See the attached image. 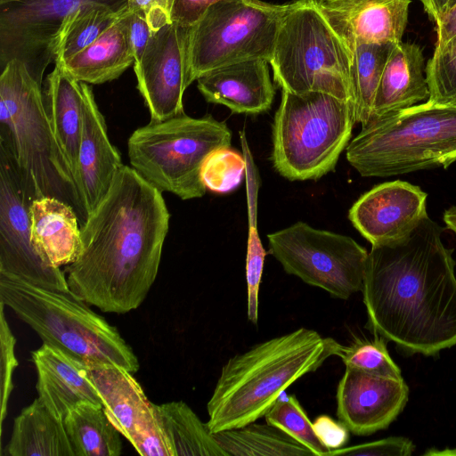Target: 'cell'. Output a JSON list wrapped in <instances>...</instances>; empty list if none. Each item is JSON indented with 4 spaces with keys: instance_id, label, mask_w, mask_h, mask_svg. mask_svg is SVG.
I'll return each mask as SVG.
<instances>
[{
    "instance_id": "cell-1",
    "label": "cell",
    "mask_w": 456,
    "mask_h": 456,
    "mask_svg": "<svg viewBox=\"0 0 456 456\" xmlns=\"http://www.w3.org/2000/svg\"><path fill=\"white\" fill-rule=\"evenodd\" d=\"M169 218L162 191L123 165L80 226V254L64 269L70 291L105 313L136 309L157 277Z\"/></svg>"
},
{
    "instance_id": "cell-2",
    "label": "cell",
    "mask_w": 456,
    "mask_h": 456,
    "mask_svg": "<svg viewBox=\"0 0 456 456\" xmlns=\"http://www.w3.org/2000/svg\"><path fill=\"white\" fill-rule=\"evenodd\" d=\"M442 232L428 215L410 235L368 255V327L407 355L435 356L456 345L455 261Z\"/></svg>"
},
{
    "instance_id": "cell-3",
    "label": "cell",
    "mask_w": 456,
    "mask_h": 456,
    "mask_svg": "<svg viewBox=\"0 0 456 456\" xmlns=\"http://www.w3.org/2000/svg\"><path fill=\"white\" fill-rule=\"evenodd\" d=\"M336 343L299 328L229 358L207 403L209 431L240 428L265 417L283 391L334 355Z\"/></svg>"
},
{
    "instance_id": "cell-4",
    "label": "cell",
    "mask_w": 456,
    "mask_h": 456,
    "mask_svg": "<svg viewBox=\"0 0 456 456\" xmlns=\"http://www.w3.org/2000/svg\"><path fill=\"white\" fill-rule=\"evenodd\" d=\"M0 147L12 158L34 199L53 197L69 204L80 226L88 217L70 165L52 129L41 74L19 59L0 76Z\"/></svg>"
},
{
    "instance_id": "cell-5",
    "label": "cell",
    "mask_w": 456,
    "mask_h": 456,
    "mask_svg": "<svg viewBox=\"0 0 456 456\" xmlns=\"http://www.w3.org/2000/svg\"><path fill=\"white\" fill-rule=\"evenodd\" d=\"M363 177H388L456 162V105L426 101L371 118L348 143Z\"/></svg>"
},
{
    "instance_id": "cell-6",
    "label": "cell",
    "mask_w": 456,
    "mask_h": 456,
    "mask_svg": "<svg viewBox=\"0 0 456 456\" xmlns=\"http://www.w3.org/2000/svg\"><path fill=\"white\" fill-rule=\"evenodd\" d=\"M0 301L49 345L86 364L119 365L132 373L139 362L118 330L72 293L0 273Z\"/></svg>"
},
{
    "instance_id": "cell-7",
    "label": "cell",
    "mask_w": 456,
    "mask_h": 456,
    "mask_svg": "<svg viewBox=\"0 0 456 456\" xmlns=\"http://www.w3.org/2000/svg\"><path fill=\"white\" fill-rule=\"evenodd\" d=\"M354 123L350 101L322 92L282 90L273 125L274 168L290 181L321 178L335 168Z\"/></svg>"
},
{
    "instance_id": "cell-8",
    "label": "cell",
    "mask_w": 456,
    "mask_h": 456,
    "mask_svg": "<svg viewBox=\"0 0 456 456\" xmlns=\"http://www.w3.org/2000/svg\"><path fill=\"white\" fill-rule=\"evenodd\" d=\"M231 142L232 132L225 122L210 114L192 118L183 113L134 130L127 151L131 167L151 184L191 200L206 192L201 168L207 157Z\"/></svg>"
},
{
    "instance_id": "cell-9",
    "label": "cell",
    "mask_w": 456,
    "mask_h": 456,
    "mask_svg": "<svg viewBox=\"0 0 456 456\" xmlns=\"http://www.w3.org/2000/svg\"><path fill=\"white\" fill-rule=\"evenodd\" d=\"M269 64L282 90L322 92L352 102L351 54L315 0L288 3Z\"/></svg>"
},
{
    "instance_id": "cell-10",
    "label": "cell",
    "mask_w": 456,
    "mask_h": 456,
    "mask_svg": "<svg viewBox=\"0 0 456 456\" xmlns=\"http://www.w3.org/2000/svg\"><path fill=\"white\" fill-rule=\"evenodd\" d=\"M287 7L262 0H224L209 7L189 30V85L224 65L257 58L269 62Z\"/></svg>"
},
{
    "instance_id": "cell-11",
    "label": "cell",
    "mask_w": 456,
    "mask_h": 456,
    "mask_svg": "<svg viewBox=\"0 0 456 456\" xmlns=\"http://www.w3.org/2000/svg\"><path fill=\"white\" fill-rule=\"evenodd\" d=\"M267 239L287 273L343 300L362 291L369 252L351 237L297 222Z\"/></svg>"
},
{
    "instance_id": "cell-12",
    "label": "cell",
    "mask_w": 456,
    "mask_h": 456,
    "mask_svg": "<svg viewBox=\"0 0 456 456\" xmlns=\"http://www.w3.org/2000/svg\"><path fill=\"white\" fill-rule=\"evenodd\" d=\"M34 200L12 158L0 147V273L72 293L64 271L45 263L31 241L29 211Z\"/></svg>"
},
{
    "instance_id": "cell-13",
    "label": "cell",
    "mask_w": 456,
    "mask_h": 456,
    "mask_svg": "<svg viewBox=\"0 0 456 456\" xmlns=\"http://www.w3.org/2000/svg\"><path fill=\"white\" fill-rule=\"evenodd\" d=\"M190 28L175 22L153 33L139 62L134 64L137 88L151 121L184 113L183 96L188 82L187 48Z\"/></svg>"
},
{
    "instance_id": "cell-14",
    "label": "cell",
    "mask_w": 456,
    "mask_h": 456,
    "mask_svg": "<svg viewBox=\"0 0 456 456\" xmlns=\"http://www.w3.org/2000/svg\"><path fill=\"white\" fill-rule=\"evenodd\" d=\"M427 198L408 182L383 183L354 203L348 218L371 247L388 245L410 235L428 216Z\"/></svg>"
},
{
    "instance_id": "cell-15",
    "label": "cell",
    "mask_w": 456,
    "mask_h": 456,
    "mask_svg": "<svg viewBox=\"0 0 456 456\" xmlns=\"http://www.w3.org/2000/svg\"><path fill=\"white\" fill-rule=\"evenodd\" d=\"M409 397L403 379H392L346 367L337 388V416L356 436L386 429Z\"/></svg>"
},
{
    "instance_id": "cell-16",
    "label": "cell",
    "mask_w": 456,
    "mask_h": 456,
    "mask_svg": "<svg viewBox=\"0 0 456 456\" xmlns=\"http://www.w3.org/2000/svg\"><path fill=\"white\" fill-rule=\"evenodd\" d=\"M411 0H323L317 6L349 51L362 44L402 42Z\"/></svg>"
},
{
    "instance_id": "cell-17",
    "label": "cell",
    "mask_w": 456,
    "mask_h": 456,
    "mask_svg": "<svg viewBox=\"0 0 456 456\" xmlns=\"http://www.w3.org/2000/svg\"><path fill=\"white\" fill-rule=\"evenodd\" d=\"M83 126L75 180L89 216L109 191L123 163L110 141L91 87L83 82Z\"/></svg>"
},
{
    "instance_id": "cell-18",
    "label": "cell",
    "mask_w": 456,
    "mask_h": 456,
    "mask_svg": "<svg viewBox=\"0 0 456 456\" xmlns=\"http://www.w3.org/2000/svg\"><path fill=\"white\" fill-rule=\"evenodd\" d=\"M268 65L260 58L224 65L201 75L197 87L207 102L233 113H262L271 108L275 95Z\"/></svg>"
},
{
    "instance_id": "cell-19",
    "label": "cell",
    "mask_w": 456,
    "mask_h": 456,
    "mask_svg": "<svg viewBox=\"0 0 456 456\" xmlns=\"http://www.w3.org/2000/svg\"><path fill=\"white\" fill-rule=\"evenodd\" d=\"M37 374L38 398L57 417L81 403L102 406V401L89 379L88 364L44 344L31 353Z\"/></svg>"
},
{
    "instance_id": "cell-20",
    "label": "cell",
    "mask_w": 456,
    "mask_h": 456,
    "mask_svg": "<svg viewBox=\"0 0 456 456\" xmlns=\"http://www.w3.org/2000/svg\"><path fill=\"white\" fill-rule=\"evenodd\" d=\"M88 374L107 417L131 442L155 417L154 403L147 399L133 373L119 365L88 364Z\"/></svg>"
},
{
    "instance_id": "cell-21",
    "label": "cell",
    "mask_w": 456,
    "mask_h": 456,
    "mask_svg": "<svg viewBox=\"0 0 456 456\" xmlns=\"http://www.w3.org/2000/svg\"><path fill=\"white\" fill-rule=\"evenodd\" d=\"M425 68L424 55L419 45L403 42L395 45L375 94L371 118L428 101L429 91Z\"/></svg>"
},
{
    "instance_id": "cell-22",
    "label": "cell",
    "mask_w": 456,
    "mask_h": 456,
    "mask_svg": "<svg viewBox=\"0 0 456 456\" xmlns=\"http://www.w3.org/2000/svg\"><path fill=\"white\" fill-rule=\"evenodd\" d=\"M29 214L31 241L45 263L61 267L77 259L81 251L80 224L69 204L43 197L32 202Z\"/></svg>"
},
{
    "instance_id": "cell-23",
    "label": "cell",
    "mask_w": 456,
    "mask_h": 456,
    "mask_svg": "<svg viewBox=\"0 0 456 456\" xmlns=\"http://www.w3.org/2000/svg\"><path fill=\"white\" fill-rule=\"evenodd\" d=\"M43 89L44 102L55 138L75 178L83 126V82L76 80L60 61H54Z\"/></svg>"
},
{
    "instance_id": "cell-24",
    "label": "cell",
    "mask_w": 456,
    "mask_h": 456,
    "mask_svg": "<svg viewBox=\"0 0 456 456\" xmlns=\"http://www.w3.org/2000/svg\"><path fill=\"white\" fill-rule=\"evenodd\" d=\"M127 12L126 5L124 14L96 40L61 61L71 77L80 82L99 85L118 78L134 65V57L127 36Z\"/></svg>"
},
{
    "instance_id": "cell-25",
    "label": "cell",
    "mask_w": 456,
    "mask_h": 456,
    "mask_svg": "<svg viewBox=\"0 0 456 456\" xmlns=\"http://www.w3.org/2000/svg\"><path fill=\"white\" fill-rule=\"evenodd\" d=\"M9 456H75L63 419L37 397L14 419Z\"/></svg>"
},
{
    "instance_id": "cell-26",
    "label": "cell",
    "mask_w": 456,
    "mask_h": 456,
    "mask_svg": "<svg viewBox=\"0 0 456 456\" xmlns=\"http://www.w3.org/2000/svg\"><path fill=\"white\" fill-rule=\"evenodd\" d=\"M86 0H23L2 15V37L21 47L46 45L52 53L55 37L66 14ZM13 43V44H14Z\"/></svg>"
},
{
    "instance_id": "cell-27",
    "label": "cell",
    "mask_w": 456,
    "mask_h": 456,
    "mask_svg": "<svg viewBox=\"0 0 456 456\" xmlns=\"http://www.w3.org/2000/svg\"><path fill=\"white\" fill-rule=\"evenodd\" d=\"M126 4L114 10L96 0H86L62 20L52 47L54 61H64L92 44L125 12Z\"/></svg>"
},
{
    "instance_id": "cell-28",
    "label": "cell",
    "mask_w": 456,
    "mask_h": 456,
    "mask_svg": "<svg viewBox=\"0 0 456 456\" xmlns=\"http://www.w3.org/2000/svg\"><path fill=\"white\" fill-rule=\"evenodd\" d=\"M154 406L172 456H228L187 403L175 401Z\"/></svg>"
},
{
    "instance_id": "cell-29",
    "label": "cell",
    "mask_w": 456,
    "mask_h": 456,
    "mask_svg": "<svg viewBox=\"0 0 456 456\" xmlns=\"http://www.w3.org/2000/svg\"><path fill=\"white\" fill-rule=\"evenodd\" d=\"M75 456H119V431L107 417L102 406L81 403L63 419Z\"/></svg>"
},
{
    "instance_id": "cell-30",
    "label": "cell",
    "mask_w": 456,
    "mask_h": 456,
    "mask_svg": "<svg viewBox=\"0 0 456 456\" xmlns=\"http://www.w3.org/2000/svg\"><path fill=\"white\" fill-rule=\"evenodd\" d=\"M213 435L228 456H314L312 451L269 423L255 421Z\"/></svg>"
},
{
    "instance_id": "cell-31",
    "label": "cell",
    "mask_w": 456,
    "mask_h": 456,
    "mask_svg": "<svg viewBox=\"0 0 456 456\" xmlns=\"http://www.w3.org/2000/svg\"><path fill=\"white\" fill-rule=\"evenodd\" d=\"M397 45V44H396ZM395 44H362L351 57L350 86L354 120L370 121L375 94L389 55Z\"/></svg>"
},
{
    "instance_id": "cell-32",
    "label": "cell",
    "mask_w": 456,
    "mask_h": 456,
    "mask_svg": "<svg viewBox=\"0 0 456 456\" xmlns=\"http://www.w3.org/2000/svg\"><path fill=\"white\" fill-rule=\"evenodd\" d=\"M267 423L281 429L312 451L314 456H329L330 449L317 434L294 395L278 399L265 415Z\"/></svg>"
},
{
    "instance_id": "cell-33",
    "label": "cell",
    "mask_w": 456,
    "mask_h": 456,
    "mask_svg": "<svg viewBox=\"0 0 456 456\" xmlns=\"http://www.w3.org/2000/svg\"><path fill=\"white\" fill-rule=\"evenodd\" d=\"M334 355L339 357L346 367L373 375L403 379L401 369L387 351V340L381 337L376 336L374 339L356 338L348 345L337 341Z\"/></svg>"
},
{
    "instance_id": "cell-34",
    "label": "cell",
    "mask_w": 456,
    "mask_h": 456,
    "mask_svg": "<svg viewBox=\"0 0 456 456\" xmlns=\"http://www.w3.org/2000/svg\"><path fill=\"white\" fill-rule=\"evenodd\" d=\"M245 170L244 158L230 147L212 151L201 168V180L206 189L226 193L234 190L241 182Z\"/></svg>"
},
{
    "instance_id": "cell-35",
    "label": "cell",
    "mask_w": 456,
    "mask_h": 456,
    "mask_svg": "<svg viewBox=\"0 0 456 456\" xmlns=\"http://www.w3.org/2000/svg\"><path fill=\"white\" fill-rule=\"evenodd\" d=\"M425 73L428 101L447 103L456 95V37L444 45L435 47Z\"/></svg>"
},
{
    "instance_id": "cell-36",
    "label": "cell",
    "mask_w": 456,
    "mask_h": 456,
    "mask_svg": "<svg viewBox=\"0 0 456 456\" xmlns=\"http://www.w3.org/2000/svg\"><path fill=\"white\" fill-rule=\"evenodd\" d=\"M265 255L256 225L250 224L246 256L247 316L253 324L258 321V295Z\"/></svg>"
},
{
    "instance_id": "cell-37",
    "label": "cell",
    "mask_w": 456,
    "mask_h": 456,
    "mask_svg": "<svg viewBox=\"0 0 456 456\" xmlns=\"http://www.w3.org/2000/svg\"><path fill=\"white\" fill-rule=\"evenodd\" d=\"M5 305L0 301V347H1V431L7 415L8 402L13 389L12 377L18 361L15 356L16 338L4 314Z\"/></svg>"
},
{
    "instance_id": "cell-38",
    "label": "cell",
    "mask_w": 456,
    "mask_h": 456,
    "mask_svg": "<svg viewBox=\"0 0 456 456\" xmlns=\"http://www.w3.org/2000/svg\"><path fill=\"white\" fill-rule=\"evenodd\" d=\"M414 450L415 445L409 438L390 436L346 448H337L330 451L329 456H410Z\"/></svg>"
},
{
    "instance_id": "cell-39",
    "label": "cell",
    "mask_w": 456,
    "mask_h": 456,
    "mask_svg": "<svg viewBox=\"0 0 456 456\" xmlns=\"http://www.w3.org/2000/svg\"><path fill=\"white\" fill-rule=\"evenodd\" d=\"M175 0H126L131 11L144 16L152 34L172 23L171 13Z\"/></svg>"
},
{
    "instance_id": "cell-40",
    "label": "cell",
    "mask_w": 456,
    "mask_h": 456,
    "mask_svg": "<svg viewBox=\"0 0 456 456\" xmlns=\"http://www.w3.org/2000/svg\"><path fill=\"white\" fill-rule=\"evenodd\" d=\"M126 18L128 40L134 57V63H137L145 51L152 31L146 19L140 12L128 8Z\"/></svg>"
},
{
    "instance_id": "cell-41",
    "label": "cell",
    "mask_w": 456,
    "mask_h": 456,
    "mask_svg": "<svg viewBox=\"0 0 456 456\" xmlns=\"http://www.w3.org/2000/svg\"><path fill=\"white\" fill-rule=\"evenodd\" d=\"M220 1L224 0H175L171 13L172 22L191 28L209 7Z\"/></svg>"
},
{
    "instance_id": "cell-42",
    "label": "cell",
    "mask_w": 456,
    "mask_h": 456,
    "mask_svg": "<svg viewBox=\"0 0 456 456\" xmlns=\"http://www.w3.org/2000/svg\"><path fill=\"white\" fill-rule=\"evenodd\" d=\"M322 440L332 451L346 443L348 429L340 422H335L327 416H321L314 423Z\"/></svg>"
},
{
    "instance_id": "cell-43",
    "label": "cell",
    "mask_w": 456,
    "mask_h": 456,
    "mask_svg": "<svg viewBox=\"0 0 456 456\" xmlns=\"http://www.w3.org/2000/svg\"><path fill=\"white\" fill-rule=\"evenodd\" d=\"M436 26V47L444 45L456 37V3L438 19Z\"/></svg>"
},
{
    "instance_id": "cell-44",
    "label": "cell",
    "mask_w": 456,
    "mask_h": 456,
    "mask_svg": "<svg viewBox=\"0 0 456 456\" xmlns=\"http://www.w3.org/2000/svg\"><path fill=\"white\" fill-rule=\"evenodd\" d=\"M424 11L436 23L438 19L449 9L451 0H419Z\"/></svg>"
},
{
    "instance_id": "cell-45",
    "label": "cell",
    "mask_w": 456,
    "mask_h": 456,
    "mask_svg": "<svg viewBox=\"0 0 456 456\" xmlns=\"http://www.w3.org/2000/svg\"><path fill=\"white\" fill-rule=\"evenodd\" d=\"M443 218L446 227L456 234V205L447 208Z\"/></svg>"
},
{
    "instance_id": "cell-46",
    "label": "cell",
    "mask_w": 456,
    "mask_h": 456,
    "mask_svg": "<svg viewBox=\"0 0 456 456\" xmlns=\"http://www.w3.org/2000/svg\"><path fill=\"white\" fill-rule=\"evenodd\" d=\"M456 455V449H445L444 451H437L435 449H431L429 451H427L424 455Z\"/></svg>"
},
{
    "instance_id": "cell-47",
    "label": "cell",
    "mask_w": 456,
    "mask_h": 456,
    "mask_svg": "<svg viewBox=\"0 0 456 456\" xmlns=\"http://www.w3.org/2000/svg\"><path fill=\"white\" fill-rule=\"evenodd\" d=\"M449 103L456 105V95L449 102Z\"/></svg>"
},
{
    "instance_id": "cell-48",
    "label": "cell",
    "mask_w": 456,
    "mask_h": 456,
    "mask_svg": "<svg viewBox=\"0 0 456 456\" xmlns=\"http://www.w3.org/2000/svg\"><path fill=\"white\" fill-rule=\"evenodd\" d=\"M456 3V0H451L449 9Z\"/></svg>"
},
{
    "instance_id": "cell-49",
    "label": "cell",
    "mask_w": 456,
    "mask_h": 456,
    "mask_svg": "<svg viewBox=\"0 0 456 456\" xmlns=\"http://www.w3.org/2000/svg\"><path fill=\"white\" fill-rule=\"evenodd\" d=\"M317 3H321L322 2L323 0H315Z\"/></svg>"
}]
</instances>
